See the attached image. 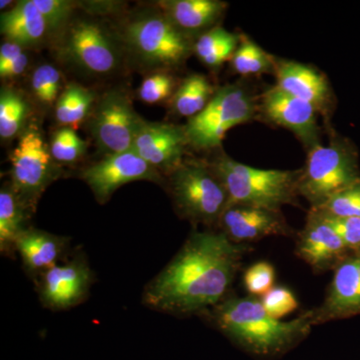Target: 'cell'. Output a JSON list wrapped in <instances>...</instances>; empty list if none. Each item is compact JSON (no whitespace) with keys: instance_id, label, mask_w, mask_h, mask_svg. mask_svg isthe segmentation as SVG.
Masks as SVG:
<instances>
[{"instance_id":"cell-12","label":"cell","mask_w":360,"mask_h":360,"mask_svg":"<svg viewBox=\"0 0 360 360\" xmlns=\"http://www.w3.org/2000/svg\"><path fill=\"white\" fill-rule=\"evenodd\" d=\"M84 180L99 202H105L120 186L139 180L160 182L158 170L148 165L134 150L108 155L85 169Z\"/></svg>"},{"instance_id":"cell-17","label":"cell","mask_w":360,"mask_h":360,"mask_svg":"<svg viewBox=\"0 0 360 360\" xmlns=\"http://www.w3.org/2000/svg\"><path fill=\"white\" fill-rule=\"evenodd\" d=\"M40 300L45 307L63 310L84 302L92 284V274L82 259L58 264L39 276Z\"/></svg>"},{"instance_id":"cell-1","label":"cell","mask_w":360,"mask_h":360,"mask_svg":"<svg viewBox=\"0 0 360 360\" xmlns=\"http://www.w3.org/2000/svg\"><path fill=\"white\" fill-rule=\"evenodd\" d=\"M250 248L221 231H194L174 259L148 284L143 302L174 315L210 311L229 297Z\"/></svg>"},{"instance_id":"cell-2","label":"cell","mask_w":360,"mask_h":360,"mask_svg":"<svg viewBox=\"0 0 360 360\" xmlns=\"http://www.w3.org/2000/svg\"><path fill=\"white\" fill-rule=\"evenodd\" d=\"M210 317L222 335L245 352L260 359L288 354L311 333L309 312L293 321L270 316L259 298L227 297L210 309Z\"/></svg>"},{"instance_id":"cell-31","label":"cell","mask_w":360,"mask_h":360,"mask_svg":"<svg viewBox=\"0 0 360 360\" xmlns=\"http://www.w3.org/2000/svg\"><path fill=\"white\" fill-rule=\"evenodd\" d=\"M324 214L338 217H360V181L347 187L319 208Z\"/></svg>"},{"instance_id":"cell-33","label":"cell","mask_w":360,"mask_h":360,"mask_svg":"<svg viewBox=\"0 0 360 360\" xmlns=\"http://www.w3.org/2000/svg\"><path fill=\"white\" fill-rule=\"evenodd\" d=\"M265 311L274 317L281 319L286 315L292 314L300 307L297 297L292 290L283 285L274 286L266 295L259 298Z\"/></svg>"},{"instance_id":"cell-28","label":"cell","mask_w":360,"mask_h":360,"mask_svg":"<svg viewBox=\"0 0 360 360\" xmlns=\"http://www.w3.org/2000/svg\"><path fill=\"white\" fill-rule=\"evenodd\" d=\"M61 73L56 66L42 65L35 68L32 77L33 96L39 103L51 106L60 96Z\"/></svg>"},{"instance_id":"cell-30","label":"cell","mask_w":360,"mask_h":360,"mask_svg":"<svg viewBox=\"0 0 360 360\" xmlns=\"http://www.w3.org/2000/svg\"><path fill=\"white\" fill-rule=\"evenodd\" d=\"M276 269L265 260L255 262L246 269L243 274V285L248 295L260 298L274 288Z\"/></svg>"},{"instance_id":"cell-15","label":"cell","mask_w":360,"mask_h":360,"mask_svg":"<svg viewBox=\"0 0 360 360\" xmlns=\"http://www.w3.org/2000/svg\"><path fill=\"white\" fill-rule=\"evenodd\" d=\"M219 225L220 231L238 245H248L271 236L295 234L281 212L255 206H227Z\"/></svg>"},{"instance_id":"cell-21","label":"cell","mask_w":360,"mask_h":360,"mask_svg":"<svg viewBox=\"0 0 360 360\" xmlns=\"http://www.w3.org/2000/svg\"><path fill=\"white\" fill-rule=\"evenodd\" d=\"M0 28L7 41L22 47L39 44L49 32L44 16L33 0L16 2L13 8L2 13Z\"/></svg>"},{"instance_id":"cell-7","label":"cell","mask_w":360,"mask_h":360,"mask_svg":"<svg viewBox=\"0 0 360 360\" xmlns=\"http://www.w3.org/2000/svg\"><path fill=\"white\" fill-rule=\"evenodd\" d=\"M125 40L146 65L174 68L193 52L191 37L180 32L162 13H144L129 21Z\"/></svg>"},{"instance_id":"cell-36","label":"cell","mask_w":360,"mask_h":360,"mask_svg":"<svg viewBox=\"0 0 360 360\" xmlns=\"http://www.w3.org/2000/svg\"><path fill=\"white\" fill-rule=\"evenodd\" d=\"M28 65V58L25 52L20 54L18 58L0 68V77L2 79H13L23 75Z\"/></svg>"},{"instance_id":"cell-16","label":"cell","mask_w":360,"mask_h":360,"mask_svg":"<svg viewBox=\"0 0 360 360\" xmlns=\"http://www.w3.org/2000/svg\"><path fill=\"white\" fill-rule=\"evenodd\" d=\"M187 146L186 127L144 120L132 150L158 172L170 174L184 162Z\"/></svg>"},{"instance_id":"cell-32","label":"cell","mask_w":360,"mask_h":360,"mask_svg":"<svg viewBox=\"0 0 360 360\" xmlns=\"http://www.w3.org/2000/svg\"><path fill=\"white\" fill-rule=\"evenodd\" d=\"M174 89V77L165 71H158L144 78L139 89V97L146 103H160L172 96Z\"/></svg>"},{"instance_id":"cell-6","label":"cell","mask_w":360,"mask_h":360,"mask_svg":"<svg viewBox=\"0 0 360 360\" xmlns=\"http://www.w3.org/2000/svg\"><path fill=\"white\" fill-rule=\"evenodd\" d=\"M257 108L255 96L243 85L220 87L205 110L184 125L189 146L196 149L219 148L226 132L250 122Z\"/></svg>"},{"instance_id":"cell-26","label":"cell","mask_w":360,"mask_h":360,"mask_svg":"<svg viewBox=\"0 0 360 360\" xmlns=\"http://www.w3.org/2000/svg\"><path fill=\"white\" fill-rule=\"evenodd\" d=\"M30 106L20 92L4 87L0 92V136L2 141L15 139L25 131Z\"/></svg>"},{"instance_id":"cell-25","label":"cell","mask_w":360,"mask_h":360,"mask_svg":"<svg viewBox=\"0 0 360 360\" xmlns=\"http://www.w3.org/2000/svg\"><path fill=\"white\" fill-rule=\"evenodd\" d=\"M94 92L77 84H70L56 103V117L65 127L75 129L89 115L94 103Z\"/></svg>"},{"instance_id":"cell-34","label":"cell","mask_w":360,"mask_h":360,"mask_svg":"<svg viewBox=\"0 0 360 360\" xmlns=\"http://www.w3.org/2000/svg\"><path fill=\"white\" fill-rule=\"evenodd\" d=\"M39 13L44 16L47 30L56 32L65 27L75 11V2L68 0H33Z\"/></svg>"},{"instance_id":"cell-22","label":"cell","mask_w":360,"mask_h":360,"mask_svg":"<svg viewBox=\"0 0 360 360\" xmlns=\"http://www.w3.org/2000/svg\"><path fill=\"white\" fill-rule=\"evenodd\" d=\"M32 212L11 186L2 187L0 191V248L2 253L6 255L15 250L16 239L25 231V222Z\"/></svg>"},{"instance_id":"cell-19","label":"cell","mask_w":360,"mask_h":360,"mask_svg":"<svg viewBox=\"0 0 360 360\" xmlns=\"http://www.w3.org/2000/svg\"><path fill=\"white\" fill-rule=\"evenodd\" d=\"M158 6L180 32L193 39L217 27L227 4L220 0H165L158 2Z\"/></svg>"},{"instance_id":"cell-3","label":"cell","mask_w":360,"mask_h":360,"mask_svg":"<svg viewBox=\"0 0 360 360\" xmlns=\"http://www.w3.org/2000/svg\"><path fill=\"white\" fill-rule=\"evenodd\" d=\"M229 194V205H248L281 212L297 202L302 169H260L222 153L210 163Z\"/></svg>"},{"instance_id":"cell-29","label":"cell","mask_w":360,"mask_h":360,"mask_svg":"<svg viewBox=\"0 0 360 360\" xmlns=\"http://www.w3.org/2000/svg\"><path fill=\"white\" fill-rule=\"evenodd\" d=\"M86 149V142L71 127H63L54 132L49 146L53 160L63 163L75 162L84 155Z\"/></svg>"},{"instance_id":"cell-37","label":"cell","mask_w":360,"mask_h":360,"mask_svg":"<svg viewBox=\"0 0 360 360\" xmlns=\"http://www.w3.org/2000/svg\"><path fill=\"white\" fill-rule=\"evenodd\" d=\"M0 8H1V11H4V9L6 8V7L8 6H11V4H13V1H4V0H2L1 2H0Z\"/></svg>"},{"instance_id":"cell-18","label":"cell","mask_w":360,"mask_h":360,"mask_svg":"<svg viewBox=\"0 0 360 360\" xmlns=\"http://www.w3.org/2000/svg\"><path fill=\"white\" fill-rule=\"evenodd\" d=\"M276 86L286 94L311 104L317 113L328 116L333 103L328 80L316 68L293 60H277Z\"/></svg>"},{"instance_id":"cell-14","label":"cell","mask_w":360,"mask_h":360,"mask_svg":"<svg viewBox=\"0 0 360 360\" xmlns=\"http://www.w3.org/2000/svg\"><path fill=\"white\" fill-rule=\"evenodd\" d=\"M295 255L315 274H322L335 270L350 252L321 213L310 208L304 227L296 236Z\"/></svg>"},{"instance_id":"cell-8","label":"cell","mask_w":360,"mask_h":360,"mask_svg":"<svg viewBox=\"0 0 360 360\" xmlns=\"http://www.w3.org/2000/svg\"><path fill=\"white\" fill-rule=\"evenodd\" d=\"M49 146L37 127L25 129L11 155L13 191L30 210L59 176Z\"/></svg>"},{"instance_id":"cell-9","label":"cell","mask_w":360,"mask_h":360,"mask_svg":"<svg viewBox=\"0 0 360 360\" xmlns=\"http://www.w3.org/2000/svg\"><path fill=\"white\" fill-rule=\"evenodd\" d=\"M143 122L135 112L129 97L113 90L104 94L97 104L91 134L101 150L108 155H117L132 150Z\"/></svg>"},{"instance_id":"cell-4","label":"cell","mask_w":360,"mask_h":360,"mask_svg":"<svg viewBox=\"0 0 360 360\" xmlns=\"http://www.w3.org/2000/svg\"><path fill=\"white\" fill-rule=\"evenodd\" d=\"M360 181L359 153L347 139H331L328 146L310 149L300 172L298 194L319 208L335 194Z\"/></svg>"},{"instance_id":"cell-23","label":"cell","mask_w":360,"mask_h":360,"mask_svg":"<svg viewBox=\"0 0 360 360\" xmlns=\"http://www.w3.org/2000/svg\"><path fill=\"white\" fill-rule=\"evenodd\" d=\"M217 90L205 75H188L175 89L172 98V110L177 115L191 120L205 110Z\"/></svg>"},{"instance_id":"cell-5","label":"cell","mask_w":360,"mask_h":360,"mask_svg":"<svg viewBox=\"0 0 360 360\" xmlns=\"http://www.w3.org/2000/svg\"><path fill=\"white\" fill-rule=\"evenodd\" d=\"M172 200L181 217L196 224H219L229 194L210 163L184 161L169 174Z\"/></svg>"},{"instance_id":"cell-10","label":"cell","mask_w":360,"mask_h":360,"mask_svg":"<svg viewBox=\"0 0 360 360\" xmlns=\"http://www.w3.org/2000/svg\"><path fill=\"white\" fill-rule=\"evenodd\" d=\"M61 44L68 60L92 75H108L120 65L115 42L96 21L78 20L71 23Z\"/></svg>"},{"instance_id":"cell-35","label":"cell","mask_w":360,"mask_h":360,"mask_svg":"<svg viewBox=\"0 0 360 360\" xmlns=\"http://www.w3.org/2000/svg\"><path fill=\"white\" fill-rule=\"evenodd\" d=\"M319 212L342 239L350 253H360V217H331Z\"/></svg>"},{"instance_id":"cell-11","label":"cell","mask_w":360,"mask_h":360,"mask_svg":"<svg viewBox=\"0 0 360 360\" xmlns=\"http://www.w3.org/2000/svg\"><path fill=\"white\" fill-rule=\"evenodd\" d=\"M333 271L321 304L307 310L314 326L360 314V253H350Z\"/></svg>"},{"instance_id":"cell-20","label":"cell","mask_w":360,"mask_h":360,"mask_svg":"<svg viewBox=\"0 0 360 360\" xmlns=\"http://www.w3.org/2000/svg\"><path fill=\"white\" fill-rule=\"evenodd\" d=\"M66 245V238L39 229H26L16 239L15 250L20 253L28 274L40 276L58 265Z\"/></svg>"},{"instance_id":"cell-24","label":"cell","mask_w":360,"mask_h":360,"mask_svg":"<svg viewBox=\"0 0 360 360\" xmlns=\"http://www.w3.org/2000/svg\"><path fill=\"white\" fill-rule=\"evenodd\" d=\"M240 37L217 26L196 39L193 52L203 65L217 70L226 61L231 60L238 49Z\"/></svg>"},{"instance_id":"cell-13","label":"cell","mask_w":360,"mask_h":360,"mask_svg":"<svg viewBox=\"0 0 360 360\" xmlns=\"http://www.w3.org/2000/svg\"><path fill=\"white\" fill-rule=\"evenodd\" d=\"M269 122L290 130L309 151L321 143L317 111L311 104L274 86L262 94L258 105Z\"/></svg>"},{"instance_id":"cell-27","label":"cell","mask_w":360,"mask_h":360,"mask_svg":"<svg viewBox=\"0 0 360 360\" xmlns=\"http://www.w3.org/2000/svg\"><path fill=\"white\" fill-rule=\"evenodd\" d=\"M231 65L236 73L248 77L276 72V59L245 35L240 37Z\"/></svg>"}]
</instances>
